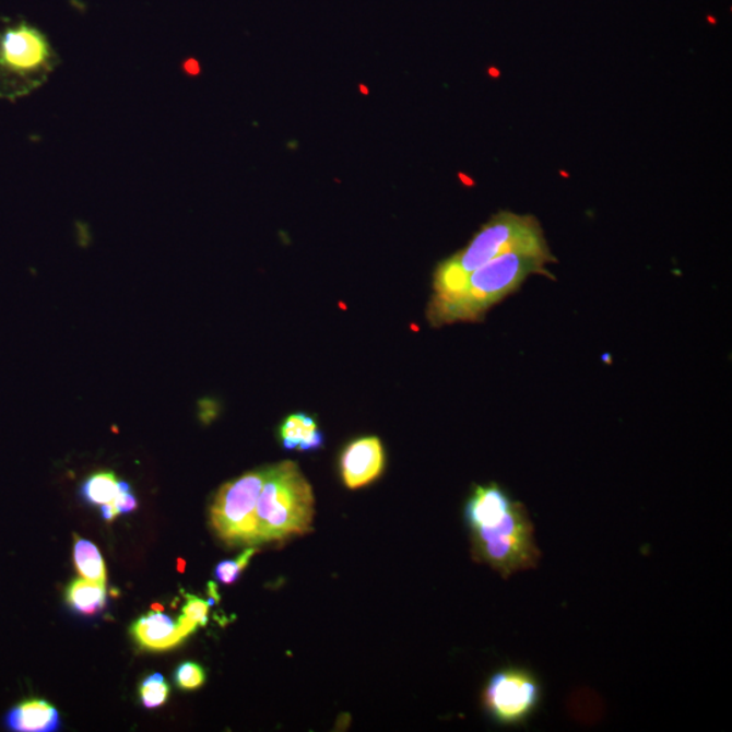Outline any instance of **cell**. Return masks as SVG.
Segmentation results:
<instances>
[{"label": "cell", "instance_id": "4fadbf2b", "mask_svg": "<svg viewBox=\"0 0 732 732\" xmlns=\"http://www.w3.org/2000/svg\"><path fill=\"white\" fill-rule=\"evenodd\" d=\"M67 602L81 615H97L106 605V585L76 579L67 589Z\"/></svg>", "mask_w": 732, "mask_h": 732}, {"label": "cell", "instance_id": "ba28073f", "mask_svg": "<svg viewBox=\"0 0 732 732\" xmlns=\"http://www.w3.org/2000/svg\"><path fill=\"white\" fill-rule=\"evenodd\" d=\"M386 453L377 437H363L347 445L341 456V474L347 488L368 486L382 474Z\"/></svg>", "mask_w": 732, "mask_h": 732}, {"label": "cell", "instance_id": "7a4b0ae2", "mask_svg": "<svg viewBox=\"0 0 732 732\" xmlns=\"http://www.w3.org/2000/svg\"><path fill=\"white\" fill-rule=\"evenodd\" d=\"M554 261L528 252H506L472 272L453 295L433 297L427 318L433 326L477 322L495 304L520 288L529 275L547 274L545 264Z\"/></svg>", "mask_w": 732, "mask_h": 732}, {"label": "cell", "instance_id": "9c48e42d", "mask_svg": "<svg viewBox=\"0 0 732 732\" xmlns=\"http://www.w3.org/2000/svg\"><path fill=\"white\" fill-rule=\"evenodd\" d=\"M199 627L184 615L174 622L161 612H152L133 624L132 634L146 650H170L188 638Z\"/></svg>", "mask_w": 732, "mask_h": 732}, {"label": "cell", "instance_id": "ffe728a7", "mask_svg": "<svg viewBox=\"0 0 732 732\" xmlns=\"http://www.w3.org/2000/svg\"><path fill=\"white\" fill-rule=\"evenodd\" d=\"M113 504L116 505V508L120 515H128V512H132L138 509V499L134 497L132 494V489H129V492H118V495L115 500H113Z\"/></svg>", "mask_w": 732, "mask_h": 732}, {"label": "cell", "instance_id": "e0dca14e", "mask_svg": "<svg viewBox=\"0 0 732 732\" xmlns=\"http://www.w3.org/2000/svg\"><path fill=\"white\" fill-rule=\"evenodd\" d=\"M256 552V548H247L236 559L219 563L215 570L217 581L223 585H233L238 581L240 574L249 566L251 557L255 556Z\"/></svg>", "mask_w": 732, "mask_h": 732}, {"label": "cell", "instance_id": "8992f818", "mask_svg": "<svg viewBox=\"0 0 732 732\" xmlns=\"http://www.w3.org/2000/svg\"><path fill=\"white\" fill-rule=\"evenodd\" d=\"M269 467L247 472L219 489L211 508L213 531L229 547L258 544L257 504Z\"/></svg>", "mask_w": 732, "mask_h": 732}, {"label": "cell", "instance_id": "5bb4252c", "mask_svg": "<svg viewBox=\"0 0 732 732\" xmlns=\"http://www.w3.org/2000/svg\"><path fill=\"white\" fill-rule=\"evenodd\" d=\"M73 562L81 576L87 581L106 585V567L101 552L88 540L79 539L75 536V544H73Z\"/></svg>", "mask_w": 732, "mask_h": 732}, {"label": "cell", "instance_id": "2e32d148", "mask_svg": "<svg viewBox=\"0 0 732 732\" xmlns=\"http://www.w3.org/2000/svg\"><path fill=\"white\" fill-rule=\"evenodd\" d=\"M168 695H170V686L160 673L150 675L140 686V698H142L143 706L149 709L162 707L168 700Z\"/></svg>", "mask_w": 732, "mask_h": 732}, {"label": "cell", "instance_id": "6da1fadb", "mask_svg": "<svg viewBox=\"0 0 732 732\" xmlns=\"http://www.w3.org/2000/svg\"><path fill=\"white\" fill-rule=\"evenodd\" d=\"M512 251L555 259L536 217L499 212L483 225L469 246L438 264L433 280V297L453 295L476 269Z\"/></svg>", "mask_w": 732, "mask_h": 732}, {"label": "cell", "instance_id": "3957f363", "mask_svg": "<svg viewBox=\"0 0 732 732\" xmlns=\"http://www.w3.org/2000/svg\"><path fill=\"white\" fill-rule=\"evenodd\" d=\"M311 484L293 461L270 465L257 504L258 544L283 543L311 532Z\"/></svg>", "mask_w": 732, "mask_h": 732}, {"label": "cell", "instance_id": "ac0fdd59", "mask_svg": "<svg viewBox=\"0 0 732 732\" xmlns=\"http://www.w3.org/2000/svg\"><path fill=\"white\" fill-rule=\"evenodd\" d=\"M176 684L179 689L194 690L205 684V670L196 662H184L176 670Z\"/></svg>", "mask_w": 732, "mask_h": 732}, {"label": "cell", "instance_id": "7402d4cb", "mask_svg": "<svg viewBox=\"0 0 732 732\" xmlns=\"http://www.w3.org/2000/svg\"><path fill=\"white\" fill-rule=\"evenodd\" d=\"M184 69L186 72L190 73V75H197V73L200 72V66L194 59H189L186 61Z\"/></svg>", "mask_w": 732, "mask_h": 732}, {"label": "cell", "instance_id": "7c38bea8", "mask_svg": "<svg viewBox=\"0 0 732 732\" xmlns=\"http://www.w3.org/2000/svg\"><path fill=\"white\" fill-rule=\"evenodd\" d=\"M281 444L286 450L311 452L323 447L324 436L317 421L304 413L292 414L280 427Z\"/></svg>", "mask_w": 732, "mask_h": 732}, {"label": "cell", "instance_id": "d6986e66", "mask_svg": "<svg viewBox=\"0 0 732 732\" xmlns=\"http://www.w3.org/2000/svg\"><path fill=\"white\" fill-rule=\"evenodd\" d=\"M211 602L199 599L196 595H186V605L184 606V616L189 621L205 627L208 624V613H210Z\"/></svg>", "mask_w": 732, "mask_h": 732}, {"label": "cell", "instance_id": "30bf717a", "mask_svg": "<svg viewBox=\"0 0 732 732\" xmlns=\"http://www.w3.org/2000/svg\"><path fill=\"white\" fill-rule=\"evenodd\" d=\"M4 724L15 732H54L60 728V715L52 704L29 698L5 713Z\"/></svg>", "mask_w": 732, "mask_h": 732}, {"label": "cell", "instance_id": "277c9868", "mask_svg": "<svg viewBox=\"0 0 732 732\" xmlns=\"http://www.w3.org/2000/svg\"><path fill=\"white\" fill-rule=\"evenodd\" d=\"M59 64V55L38 27L25 20H5L0 26V98L29 95Z\"/></svg>", "mask_w": 732, "mask_h": 732}, {"label": "cell", "instance_id": "9a60e30c", "mask_svg": "<svg viewBox=\"0 0 732 732\" xmlns=\"http://www.w3.org/2000/svg\"><path fill=\"white\" fill-rule=\"evenodd\" d=\"M117 477L111 472H98L86 479L81 487V495L87 504L103 506L113 503L118 495Z\"/></svg>", "mask_w": 732, "mask_h": 732}, {"label": "cell", "instance_id": "8fae6325", "mask_svg": "<svg viewBox=\"0 0 732 732\" xmlns=\"http://www.w3.org/2000/svg\"><path fill=\"white\" fill-rule=\"evenodd\" d=\"M516 500L498 484L476 486L472 489L464 508V517L469 528L481 527L495 520L511 508Z\"/></svg>", "mask_w": 732, "mask_h": 732}, {"label": "cell", "instance_id": "5b68a950", "mask_svg": "<svg viewBox=\"0 0 732 732\" xmlns=\"http://www.w3.org/2000/svg\"><path fill=\"white\" fill-rule=\"evenodd\" d=\"M472 554L504 578L532 570L542 557L526 506L511 505L508 511L481 527L470 528Z\"/></svg>", "mask_w": 732, "mask_h": 732}, {"label": "cell", "instance_id": "52a82bcc", "mask_svg": "<svg viewBox=\"0 0 732 732\" xmlns=\"http://www.w3.org/2000/svg\"><path fill=\"white\" fill-rule=\"evenodd\" d=\"M542 696V684L531 670L510 666L492 675L483 703L495 722L520 725L538 711Z\"/></svg>", "mask_w": 732, "mask_h": 732}, {"label": "cell", "instance_id": "44dd1931", "mask_svg": "<svg viewBox=\"0 0 732 732\" xmlns=\"http://www.w3.org/2000/svg\"><path fill=\"white\" fill-rule=\"evenodd\" d=\"M101 510H103V517L106 521H113L118 515H120L116 508V505L113 503L103 505Z\"/></svg>", "mask_w": 732, "mask_h": 732}]
</instances>
